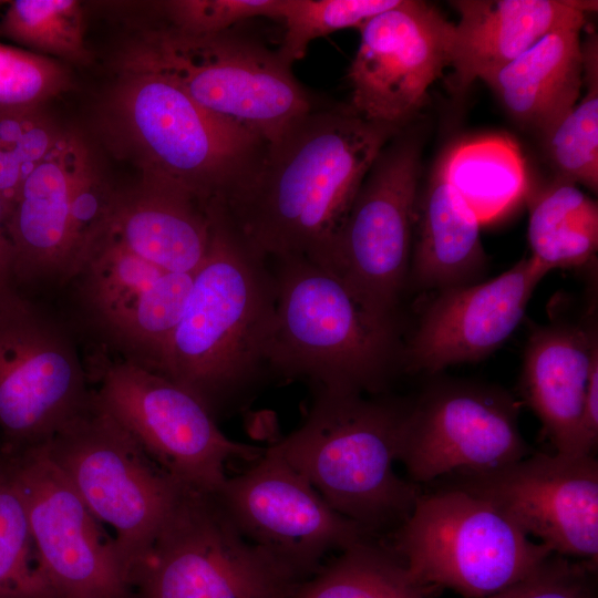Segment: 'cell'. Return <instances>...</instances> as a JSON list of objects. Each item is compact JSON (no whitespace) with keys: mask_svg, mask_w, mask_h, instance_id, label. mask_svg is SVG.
Wrapping results in <instances>:
<instances>
[{"mask_svg":"<svg viewBox=\"0 0 598 598\" xmlns=\"http://www.w3.org/2000/svg\"><path fill=\"white\" fill-rule=\"evenodd\" d=\"M65 84L66 75L54 61L0 43V104H40Z\"/></svg>","mask_w":598,"mask_h":598,"instance_id":"cell-34","label":"cell"},{"mask_svg":"<svg viewBox=\"0 0 598 598\" xmlns=\"http://www.w3.org/2000/svg\"><path fill=\"white\" fill-rule=\"evenodd\" d=\"M74 341L58 321L0 283V451L43 445L89 404L92 389Z\"/></svg>","mask_w":598,"mask_h":598,"instance_id":"cell-11","label":"cell"},{"mask_svg":"<svg viewBox=\"0 0 598 598\" xmlns=\"http://www.w3.org/2000/svg\"><path fill=\"white\" fill-rule=\"evenodd\" d=\"M439 165L481 224L505 214L527 190L524 157L507 136L485 135L460 142Z\"/></svg>","mask_w":598,"mask_h":598,"instance_id":"cell-26","label":"cell"},{"mask_svg":"<svg viewBox=\"0 0 598 598\" xmlns=\"http://www.w3.org/2000/svg\"><path fill=\"white\" fill-rule=\"evenodd\" d=\"M9 206L0 196V283L13 281V249L8 228Z\"/></svg>","mask_w":598,"mask_h":598,"instance_id":"cell-38","label":"cell"},{"mask_svg":"<svg viewBox=\"0 0 598 598\" xmlns=\"http://www.w3.org/2000/svg\"><path fill=\"white\" fill-rule=\"evenodd\" d=\"M401 131L349 106L315 107L268 144L254 176L223 208L264 258L303 257L333 272L334 245L355 195Z\"/></svg>","mask_w":598,"mask_h":598,"instance_id":"cell-1","label":"cell"},{"mask_svg":"<svg viewBox=\"0 0 598 598\" xmlns=\"http://www.w3.org/2000/svg\"><path fill=\"white\" fill-rule=\"evenodd\" d=\"M300 578L238 530L217 493L182 487L131 581L133 598H290Z\"/></svg>","mask_w":598,"mask_h":598,"instance_id":"cell-7","label":"cell"},{"mask_svg":"<svg viewBox=\"0 0 598 598\" xmlns=\"http://www.w3.org/2000/svg\"><path fill=\"white\" fill-rule=\"evenodd\" d=\"M598 443V358L591 364L584 401L580 454L594 456Z\"/></svg>","mask_w":598,"mask_h":598,"instance_id":"cell-37","label":"cell"},{"mask_svg":"<svg viewBox=\"0 0 598 598\" xmlns=\"http://www.w3.org/2000/svg\"><path fill=\"white\" fill-rule=\"evenodd\" d=\"M40 447L93 516L113 528L131 578L183 486L99 404L93 390L86 408Z\"/></svg>","mask_w":598,"mask_h":598,"instance_id":"cell-9","label":"cell"},{"mask_svg":"<svg viewBox=\"0 0 598 598\" xmlns=\"http://www.w3.org/2000/svg\"><path fill=\"white\" fill-rule=\"evenodd\" d=\"M443 487L478 497L553 553L597 564L598 462L534 453L482 472L446 475Z\"/></svg>","mask_w":598,"mask_h":598,"instance_id":"cell-15","label":"cell"},{"mask_svg":"<svg viewBox=\"0 0 598 598\" xmlns=\"http://www.w3.org/2000/svg\"><path fill=\"white\" fill-rule=\"evenodd\" d=\"M4 455L23 497L40 566L56 595L133 598L114 538L43 450Z\"/></svg>","mask_w":598,"mask_h":598,"instance_id":"cell-16","label":"cell"},{"mask_svg":"<svg viewBox=\"0 0 598 598\" xmlns=\"http://www.w3.org/2000/svg\"><path fill=\"white\" fill-rule=\"evenodd\" d=\"M0 598H60L40 566L23 497L1 451Z\"/></svg>","mask_w":598,"mask_h":598,"instance_id":"cell-30","label":"cell"},{"mask_svg":"<svg viewBox=\"0 0 598 598\" xmlns=\"http://www.w3.org/2000/svg\"><path fill=\"white\" fill-rule=\"evenodd\" d=\"M453 28L434 6L415 0H400L365 22L347 75L349 109L403 130L450 66Z\"/></svg>","mask_w":598,"mask_h":598,"instance_id":"cell-17","label":"cell"},{"mask_svg":"<svg viewBox=\"0 0 598 598\" xmlns=\"http://www.w3.org/2000/svg\"><path fill=\"white\" fill-rule=\"evenodd\" d=\"M111 111L144 184L179 192L207 208L226 205L250 181L268 146L150 72L123 70Z\"/></svg>","mask_w":598,"mask_h":598,"instance_id":"cell-4","label":"cell"},{"mask_svg":"<svg viewBox=\"0 0 598 598\" xmlns=\"http://www.w3.org/2000/svg\"><path fill=\"white\" fill-rule=\"evenodd\" d=\"M586 95L545 135L557 178L598 189V47L592 32L582 45Z\"/></svg>","mask_w":598,"mask_h":598,"instance_id":"cell-29","label":"cell"},{"mask_svg":"<svg viewBox=\"0 0 598 598\" xmlns=\"http://www.w3.org/2000/svg\"><path fill=\"white\" fill-rule=\"evenodd\" d=\"M62 136L40 104H0V196L9 207Z\"/></svg>","mask_w":598,"mask_h":598,"instance_id":"cell-33","label":"cell"},{"mask_svg":"<svg viewBox=\"0 0 598 598\" xmlns=\"http://www.w3.org/2000/svg\"><path fill=\"white\" fill-rule=\"evenodd\" d=\"M596 358L598 334L594 322L542 326L530 332L526 343L520 391L558 455L581 457L584 401Z\"/></svg>","mask_w":598,"mask_h":598,"instance_id":"cell-22","label":"cell"},{"mask_svg":"<svg viewBox=\"0 0 598 598\" xmlns=\"http://www.w3.org/2000/svg\"><path fill=\"white\" fill-rule=\"evenodd\" d=\"M451 6L460 20L453 28L448 86L461 94L553 30L584 29L587 13L597 9V1L458 0Z\"/></svg>","mask_w":598,"mask_h":598,"instance_id":"cell-20","label":"cell"},{"mask_svg":"<svg viewBox=\"0 0 598 598\" xmlns=\"http://www.w3.org/2000/svg\"><path fill=\"white\" fill-rule=\"evenodd\" d=\"M431 591L410 576L393 549L364 538L301 582L290 598H429Z\"/></svg>","mask_w":598,"mask_h":598,"instance_id":"cell-28","label":"cell"},{"mask_svg":"<svg viewBox=\"0 0 598 598\" xmlns=\"http://www.w3.org/2000/svg\"><path fill=\"white\" fill-rule=\"evenodd\" d=\"M279 0H173L163 3L167 27L190 35H213L239 22L277 19Z\"/></svg>","mask_w":598,"mask_h":598,"instance_id":"cell-35","label":"cell"},{"mask_svg":"<svg viewBox=\"0 0 598 598\" xmlns=\"http://www.w3.org/2000/svg\"><path fill=\"white\" fill-rule=\"evenodd\" d=\"M408 405L317 391L303 423L274 445L340 515L368 533L399 526L422 494L393 467Z\"/></svg>","mask_w":598,"mask_h":598,"instance_id":"cell-5","label":"cell"},{"mask_svg":"<svg viewBox=\"0 0 598 598\" xmlns=\"http://www.w3.org/2000/svg\"><path fill=\"white\" fill-rule=\"evenodd\" d=\"M275 310L267 370L316 392L379 393L401 350L396 319L369 308L334 272L303 257L268 259Z\"/></svg>","mask_w":598,"mask_h":598,"instance_id":"cell-3","label":"cell"},{"mask_svg":"<svg viewBox=\"0 0 598 598\" xmlns=\"http://www.w3.org/2000/svg\"><path fill=\"white\" fill-rule=\"evenodd\" d=\"M392 549L417 584L464 598L497 594L553 554L489 503L448 487L421 494Z\"/></svg>","mask_w":598,"mask_h":598,"instance_id":"cell-8","label":"cell"},{"mask_svg":"<svg viewBox=\"0 0 598 598\" xmlns=\"http://www.w3.org/2000/svg\"><path fill=\"white\" fill-rule=\"evenodd\" d=\"M122 69L164 76L208 111L268 144L316 106L277 51L228 30L190 35L167 25L126 49Z\"/></svg>","mask_w":598,"mask_h":598,"instance_id":"cell-6","label":"cell"},{"mask_svg":"<svg viewBox=\"0 0 598 598\" xmlns=\"http://www.w3.org/2000/svg\"><path fill=\"white\" fill-rule=\"evenodd\" d=\"M4 3H7V2L0 1V8H1Z\"/></svg>","mask_w":598,"mask_h":598,"instance_id":"cell-39","label":"cell"},{"mask_svg":"<svg viewBox=\"0 0 598 598\" xmlns=\"http://www.w3.org/2000/svg\"><path fill=\"white\" fill-rule=\"evenodd\" d=\"M217 496L247 539L301 577L315 571L328 551H342L369 535L332 509L274 444L249 470L227 477Z\"/></svg>","mask_w":598,"mask_h":598,"instance_id":"cell-18","label":"cell"},{"mask_svg":"<svg viewBox=\"0 0 598 598\" xmlns=\"http://www.w3.org/2000/svg\"><path fill=\"white\" fill-rule=\"evenodd\" d=\"M99 404L179 485L218 493L234 458L256 461L264 450L227 437L207 408L167 377L101 346L84 364Z\"/></svg>","mask_w":598,"mask_h":598,"instance_id":"cell-10","label":"cell"},{"mask_svg":"<svg viewBox=\"0 0 598 598\" xmlns=\"http://www.w3.org/2000/svg\"><path fill=\"white\" fill-rule=\"evenodd\" d=\"M549 271L529 256L491 280L437 291L403 351L406 368L434 374L493 353L517 328Z\"/></svg>","mask_w":598,"mask_h":598,"instance_id":"cell-19","label":"cell"},{"mask_svg":"<svg viewBox=\"0 0 598 598\" xmlns=\"http://www.w3.org/2000/svg\"><path fill=\"white\" fill-rule=\"evenodd\" d=\"M420 168V144L402 130L371 165L334 245L333 272L384 317L395 318L409 280Z\"/></svg>","mask_w":598,"mask_h":598,"instance_id":"cell-12","label":"cell"},{"mask_svg":"<svg viewBox=\"0 0 598 598\" xmlns=\"http://www.w3.org/2000/svg\"><path fill=\"white\" fill-rule=\"evenodd\" d=\"M209 213V245L194 274L163 375L215 417L268 371L275 286L268 259L241 237L223 206L214 205Z\"/></svg>","mask_w":598,"mask_h":598,"instance_id":"cell-2","label":"cell"},{"mask_svg":"<svg viewBox=\"0 0 598 598\" xmlns=\"http://www.w3.org/2000/svg\"><path fill=\"white\" fill-rule=\"evenodd\" d=\"M596 566L553 553L528 576L485 598H596L591 579Z\"/></svg>","mask_w":598,"mask_h":598,"instance_id":"cell-36","label":"cell"},{"mask_svg":"<svg viewBox=\"0 0 598 598\" xmlns=\"http://www.w3.org/2000/svg\"><path fill=\"white\" fill-rule=\"evenodd\" d=\"M194 274L163 270L105 226L70 280L76 282L82 309L104 339L101 346L162 374Z\"/></svg>","mask_w":598,"mask_h":598,"instance_id":"cell-13","label":"cell"},{"mask_svg":"<svg viewBox=\"0 0 598 598\" xmlns=\"http://www.w3.org/2000/svg\"><path fill=\"white\" fill-rule=\"evenodd\" d=\"M581 30H553L484 80L511 116L542 137L578 102L584 75Z\"/></svg>","mask_w":598,"mask_h":598,"instance_id":"cell-24","label":"cell"},{"mask_svg":"<svg viewBox=\"0 0 598 598\" xmlns=\"http://www.w3.org/2000/svg\"><path fill=\"white\" fill-rule=\"evenodd\" d=\"M528 213L530 256L538 262L553 270L594 260L598 206L576 184L556 177L529 197Z\"/></svg>","mask_w":598,"mask_h":598,"instance_id":"cell-27","label":"cell"},{"mask_svg":"<svg viewBox=\"0 0 598 598\" xmlns=\"http://www.w3.org/2000/svg\"><path fill=\"white\" fill-rule=\"evenodd\" d=\"M400 0H279L277 21L283 24L281 60L291 66L301 60L309 44L346 28L361 29L365 22Z\"/></svg>","mask_w":598,"mask_h":598,"instance_id":"cell-32","label":"cell"},{"mask_svg":"<svg viewBox=\"0 0 598 598\" xmlns=\"http://www.w3.org/2000/svg\"><path fill=\"white\" fill-rule=\"evenodd\" d=\"M518 413L517 402L498 388L433 383L409 402L398 461L415 484L514 463L533 453L520 433Z\"/></svg>","mask_w":598,"mask_h":598,"instance_id":"cell-14","label":"cell"},{"mask_svg":"<svg viewBox=\"0 0 598 598\" xmlns=\"http://www.w3.org/2000/svg\"><path fill=\"white\" fill-rule=\"evenodd\" d=\"M89 157L76 137L63 135L22 183L8 216L12 278L69 280L70 205L76 177Z\"/></svg>","mask_w":598,"mask_h":598,"instance_id":"cell-21","label":"cell"},{"mask_svg":"<svg viewBox=\"0 0 598 598\" xmlns=\"http://www.w3.org/2000/svg\"><path fill=\"white\" fill-rule=\"evenodd\" d=\"M0 35L34 53L82 63L89 59L84 40V14L79 1H10L0 20Z\"/></svg>","mask_w":598,"mask_h":598,"instance_id":"cell-31","label":"cell"},{"mask_svg":"<svg viewBox=\"0 0 598 598\" xmlns=\"http://www.w3.org/2000/svg\"><path fill=\"white\" fill-rule=\"evenodd\" d=\"M486 268L481 223L437 163L417 197L409 280L441 291L478 282Z\"/></svg>","mask_w":598,"mask_h":598,"instance_id":"cell-23","label":"cell"},{"mask_svg":"<svg viewBox=\"0 0 598 598\" xmlns=\"http://www.w3.org/2000/svg\"><path fill=\"white\" fill-rule=\"evenodd\" d=\"M106 228L130 250L168 272H195L210 239L209 208L179 192L144 184L116 196Z\"/></svg>","mask_w":598,"mask_h":598,"instance_id":"cell-25","label":"cell"}]
</instances>
